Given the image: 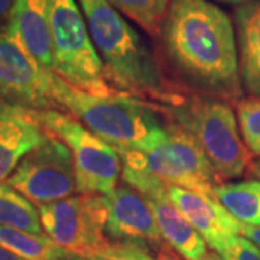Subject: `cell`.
<instances>
[{
    "label": "cell",
    "mask_w": 260,
    "mask_h": 260,
    "mask_svg": "<svg viewBox=\"0 0 260 260\" xmlns=\"http://www.w3.org/2000/svg\"><path fill=\"white\" fill-rule=\"evenodd\" d=\"M6 28L45 70L54 71L49 0H15Z\"/></svg>",
    "instance_id": "cell-13"
},
{
    "label": "cell",
    "mask_w": 260,
    "mask_h": 260,
    "mask_svg": "<svg viewBox=\"0 0 260 260\" xmlns=\"http://www.w3.org/2000/svg\"><path fill=\"white\" fill-rule=\"evenodd\" d=\"M42 229L73 256L90 257L106 249L107 207L100 194H77L38 205Z\"/></svg>",
    "instance_id": "cell-8"
},
{
    "label": "cell",
    "mask_w": 260,
    "mask_h": 260,
    "mask_svg": "<svg viewBox=\"0 0 260 260\" xmlns=\"http://www.w3.org/2000/svg\"><path fill=\"white\" fill-rule=\"evenodd\" d=\"M6 182L37 207L78 194L73 153L49 133L23 156Z\"/></svg>",
    "instance_id": "cell-9"
},
{
    "label": "cell",
    "mask_w": 260,
    "mask_h": 260,
    "mask_svg": "<svg viewBox=\"0 0 260 260\" xmlns=\"http://www.w3.org/2000/svg\"><path fill=\"white\" fill-rule=\"evenodd\" d=\"M236 117L244 145L253 158H260V95L237 100Z\"/></svg>",
    "instance_id": "cell-21"
},
{
    "label": "cell",
    "mask_w": 260,
    "mask_h": 260,
    "mask_svg": "<svg viewBox=\"0 0 260 260\" xmlns=\"http://www.w3.org/2000/svg\"><path fill=\"white\" fill-rule=\"evenodd\" d=\"M0 246L25 260H62L73 256L44 233L0 227Z\"/></svg>",
    "instance_id": "cell-18"
},
{
    "label": "cell",
    "mask_w": 260,
    "mask_h": 260,
    "mask_svg": "<svg viewBox=\"0 0 260 260\" xmlns=\"http://www.w3.org/2000/svg\"><path fill=\"white\" fill-rule=\"evenodd\" d=\"M113 90L155 104L184 91L162 73L148 44L107 0H78Z\"/></svg>",
    "instance_id": "cell-2"
},
{
    "label": "cell",
    "mask_w": 260,
    "mask_h": 260,
    "mask_svg": "<svg viewBox=\"0 0 260 260\" xmlns=\"http://www.w3.org/2000/svg\"><path fill=\"white\" fill-rule=\"evenodd\" d=\"M32 114L49 135L62 140L71 150L78 194L106 195L117 186L121 159L116 149L61 110H42Z\"/></svg>",
    "instance_id": "cell-7"
},
{
    "label": "cell",
    "mask_w": 260,
    "mask_h": 260,
    "mask_svg": "<svg viewBox=\"0 0 260 260\" xmlns=\"http://www.w3.org/2000/svg\"><path fill=\"white\" fill-rule=\"evenodd\" d=\"M178 87L229 103L242 99L236 30L210 0H171L160 32Z\"/></svg>",
    "instance_id": "cell-1"
},
{
    "label": "cell",
    "mask_w": 260,
    "mask_h": 260,
    "mask_svg": "<svg viewBox=\"0 0 260 260\" xmlns=\"http://www.w3.org/2000/svg\"><path fill=\"white\" fill-rule=\"evenodd\" d=\"M0 260H25L19 257L18 254H15L13 251L8 250L6 247L0 246Z\"/></svg>",
    "instance_id": "cell-27"
},
{
    "label": "cell",
    "mask_w": 260,
    "mask_h": 260,
    "mask_svg": "<svg viewBox=\"0 0 260 260\" xmlns=\"http://www.w3.org/2000/svg\"><path fill=\"white\" fill-rule=\"evenodd\" d=\"M54 71L45 70L8 28L0 29V99L30 112L58 110Z\"/></svg>",
    "instance_id": "cell-10"
},
{
    "label": "cell",
    "mask_w": 260,
    "mask_h": 260,
    "mask_svg": "<svg viewBox=\"0 0 260 260\" xmlns=\"http://www.w3.org/2000/svg\"><path fill=\"white\" fill-rule=\"evenodd\" d=\"M214 197L237 221L260 227V179L223 182L214 188Z\"/></svg>",
    "instance_id": "cell-17"
},
{
    "label": "cell",
    "mask_w": 260,
    "mask_h": 260,
    "mask_svg": "<svg viewBox=\"0 0 260 260\" xmlns=\"http://www.w3.org/2000/svg\"><path fill=\"white\" fill-rule=\"evenodd\" d=\"M62 260H87V259L80 257V256H70V257H67V259H62Z\"/></svg>",
    "instance_id": "cell-32"
},
{
    "label": "cell",
    "mask_w": 260,
    "mask_h": 260,
    "mask_svg": "<svg viewBox=\"0 0 260 260\" xmlns=\"http://www.w3.org/2000/svg\"><path fill=\"white\" fill-rule=\"evenodd\" d=\"M152 37H160L171 0H107Z\"/></svg>",
    "instance_id": "cell-20"
},
{
    "label": "cell",
    "mask_w": 260,
    "mask_h": 260,
    "mask_svg": "<svg viewBox=\"0 0 260 260\" xmlns=\"http://www.w3.org/2000/svg\"><path fill=\"white\" fill-rule=\"evenodd\" d=\"M107 207L106 233L114 243H132L165 250L164 239L148 198L129 185L116 186L103 195Z\"/></svg>",
    "instance_id": "cell-11"
},
{
    "label": "cell",
    "mask_w": 260,
    "mask_h": 260,
    "mask_svg": "<svg viewBox=\"0 0 260 260\" xmlns=\"http://www.w3.org/2000/svg\"><path fill=\"white\" fill-rule=\"evenodd\" d=\"M234 26L243 91L260 95V0H249L236 9Z\"/></svg>",
    "instance_id": "cell-15"
},
{
    "label": "cell",
    "mask_w": 260,
    "mask_h": 260,
    "mask_svg": "<svg viewBox=\"0 0 260 260\" xmlns=\"http://www.w3.org/2000/svg\"><path fill=\"white\" fill-rule=\"evenodd\" d=\"M150 251V249L139 244L113 242L87 260H156Z\"/></svg>",
    "instance_id": "cell-22"
},
{
    "label": "cell",
    "mask_w": 260,
    "mask_h": 260,
    "mask_svg": "<svg viewBox=\"0 0 260 260\" xmlns=\"http://www.w3.org/2000/svg\"><path fill=\"white\" fill-rule=\"evenodd\" d=\"M52 93L58 110L73 116L116 150L148 152L167 138L168 117L155 103L126 94L94 95L54 73Z\"/></svg>",
    "instance_id": "cell-3"
},
{
    "label": "cell",
    "mask_w": 260,
    "mask_h": 260,
    "mask_svg": "<svg viewBox=\"0 0 260 260\" xmlns=\"http://www.w3.org/2000/svg\"><path fill=\"white\" fill-rule=\"evenodd\" d=\"M48 132L30 110L19 109L0 119V184L12 175L23 156L47 139Z\"/></svg>",
    "instance_id": "cell-14"
},
{
    "label": "cell",
    "mask_w": 260,
    "mask_h": 260,
    "mask_svg": "<svg viewBox=\"0 0 260 260\" xmlns=\"http://www.w3.org/2000/svg\"><path fill=\"white\" fill-rule=\"evenodd\" d=\"M220 2H225V3H246V2H249V0H220Z\"/></svg>",
    "instance_id": "cell-31"
},
{
    "label": "cell",
    "mask_w": 260,
    "mask_h": 260,
    "mask_svg": "<svg viewBox=\"0 0 260 260\" xmlns=\"http://www.w3.org/2000/svg\"><path fill=\"white\" fill-rule=\"evenodd\" d=\"M148 201L153 210L164 242L177 251L182 259H204L208 253L207 243L177 205L172 204L169 197L148 198Z\"/></svg>",
    "instance_id": "cell-16"
},
{
    "label": "cell",
    "mask_w": 260,
    "mask_h": 260,
    "mask_svg": "<svg viewBox=\"0 0 260 260\" xmlns=\"http://www.w3.org/2000/svg\"><path fill=\"white\" fill-rule=\"evenodd\" d=\"M49 32L54 73L58 77L94 95L119 94L104 77L78 0H49Z\"/></svg>",
    "instance_id": "cell-5"
},
{
    "label": "cell",
    "mask_w": 260,
    "mask_h": 260,
    "mask_svg": "<svg viewBox=\"0 0 260 260\" xmlns=\"http://www.w3.org/2000/svg\"><path fill=\"white\" fill-rule=\"evenodd\" d=\"M168 197L203 236L205 243L223 256L229 244L240 234L237 221L215 197L194 192L185 188L168 185Z\"/></svg>",
    "instance_id": "cell-12"
},
{
    "label": "cell",
    "mask_w": 260,
    "mask_h": 260,
    "mask_svg": "<svg viewBox=\"0 0 260 260\" xmlns=\"http://www.w3.org/2000/svg\"><path fill=\"white\" fill-rule=\"evenodd\" d=\"M203 260H225V259H224L221 254H218L217 251H215V253H211V251H208V253H207V254L204 256V259H203Z\"/></svg>",
    "instance_id": "cell-30"
},
{
    "label": "cell",
    "mask_w": 260,
    "mask_h": 260,
    "mask_svg": "<svg viewBox=\"0 0 260 260\" xmlns=\"http://www.w3.org/2000/svg\"><path fill=\"white\" fill-rule=\"evenodd\" d=\"M225 260H260V249L243 236H236L223 254Z\"/></svg>",
    "instance_id": "cell-23"
},
{
    "label": "cell",
    "mask_w": 260,
    "mask_h": 260,
    "mask_svg": "<svg viewBox=\"0 0 260 260\" xmlns=\"http://www.w3.org/2000/svg\"><path fill=\"white\" fill-rule=\"evenodd\" d=\"M156 106L192 135L221 181L242 177L249 169L253 156L243 142L230 103L184 90Z\"/></svg>",
    "instance_id": "cell-4"
},
{
    "label": "cell",
    "mask_w": 260,
    "mask_h": 260,
    "mask_svg": "<svg viewBox=\"0 0 260 260\" xmlns=\"http://www.w3.org/2000/svg\"><path fill=\"white\" fill-rule=\"evenodd\" d=\"M0 227L44 232L37 205L6 181L0 184Z\"/></svg>",
    "instance_id": "cell-19"
},
{
    "label": "cell",
    "mask_w": 260,
    "mask_h": 260,
    "mask_svg": "<svg viewBox=\"0 0 260 260\" xmlns=\"http://www.w3.org/2000/svg\"><path fill=\"white\" fill-rule=\"evenodd\" d=\"M13 3L15 0H0V29L8 26Z\"/></svg>",
    "instance_id": "cell-25"
},
{
    "label": "cell",
    "mask_w": 260,
    "mask_h": 260,
    "mask_svg": "<svg viewBox=\"0 0 260 260\" xmlns=\"http://www.w3.org/2000/svg\"><path fill=\"white\" fill-rule=\"evenodd\" d=\"M117 153L121 165L140 169L167 185L214 197V188L223 184L192 135L169 119L167 138L158 148L148 152L117 150Z\"/></svg>",
    "instance_id": "cell-6"
},
{
    "label": "cell",
    "mask_w": 260,
    "mask_h": 260,
    "mask_svg": "<svg viewBox=\"0 0 260 260\" xmlns=\"http://www.w3.org/2000/svg\"><path fill=\"white\" fill-rule=\"evenodd\" d=\"M20 107H16V106H12V104H9V103H6L5 100H2L0 99V119H3L5 116H8V114H10V113L16 112V110H19Z\"/></svg>",
    "instance_id": "cell-26"
},
{
    "label": "cell",
    "mask_w": 260,
    "mask_h": 260,
    "mask_svg": "<svg viewBox=\"0 0 260 260\" xmlns=\"http://www.w3.org/2000/svg\"><path fill=\"white\" fill-rule=\"evenodd\" d=\"M247 172L253 175V177H256V179H260V159L259 160H254V162H251V165L247 169Z\"/></svg>",
    "instance_id": "cell-28"
},
{
    "label": "cell",
    "mask_w": 260,
    "mask_h": 260,
    "mask_svg": "<svg viewBox=\"0 0 260 260\" xmlns=\"http://www.w3.org/2000/svg\"><path fill=\"white\" fill-rule=\"evenodd\" d=\"M156 260H181V259L175 257L171 251L165 249V250H162L160 253H159V256L156 257Z\"/></svg>",
    "instance_id": "cell-29"
},
{
    "label": "cell",
    "mask_w": 260,
    "mask_h": 260,
    "mask_svg": "<svg viewBox=\"0 0 260 260\" xmlns=\"http://www.w3.org/2000/svg\"><path fill=\"white\" fill-rule=\"evenodd\" d=\"M240 236L249 239L251 243H254V244L260 249V227L242 224V225H240Z\"/></svg>",
    "instance_id": "cell-24"
}]
</instances>
